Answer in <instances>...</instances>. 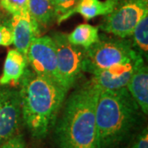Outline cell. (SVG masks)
Here are the masks:
<instances>
[{"instance_id": "obj_1", "label": "cell", "mask_w": 148, "mask_h": 148, "mask_svg": "<svg viewBox=\"0 0 148 148\" xmlns=\"http://www.w3.org/2000/svg\"><path fill=\"white\" fill-rule=\"evenodd\" d=\"M101 89L90 80L67 99L54 125L58 148H99L95 112Z\"/></svg>"}, {"instance_id": "obj_2", "label": "cell", "mask_w": 148, "mask_h": 148, "mask_svg": "<svg viewBox=\"0 0 148 148\" xmlns=\"http://www.w3.org/2000/svg\"><path fill=\"white\" fill-rule=\"evenodd\" d=\"M19 82L22 121L33 138L42 140L54 127L67 91L28 68Z\"/></svg>"}, {"instance_id": "obj_3", "label": "cell", "mask_w": 148, "mask_h": 148, "mask_svg": "<svg viewBox=\"0 0 148 148\" xmlns=\"http://www.w3.org/2000/svg\"><path fill=\"white\" fill-rule=\"evenodd\" d=\"M141 112L127 87L101 88L95 112L99 148H117L124 143L138 126Z\"/></svg>"}, {"instance_id": "obj_4", "label": "cell", "mask_w": 148, "mask_h": 148, "mask_svg": "<svg viewBox=\"0 0 148 148\" xmlns=\"http://www.w3.org/2000/svg\"><path fill=\"white\" fill-rule=\"evenodd\" d=\"M138 53L127 38L110 37L103 34L99 36V40L94 45L85 50L82 70L93 75L134 58Z\"/></svg>"}, {"instance_id": "obj_5", "label": "cell", "mask_w": 148, "mask_h": 148, "mask_svg": "<svg viewBox=\"0 0 148 148\" xmlns=\"http://www.w3.org/2000/svg\"><path fill=\"white\" fill-rule=\"evenodd\" d=\"M148 12V0H117L110 13L104 16L103 32L120 38H128L139 20Z\"/></svg>"}, {"instance_id": "obj_6", "label": "cell", "mask_w": 148, "mask_h": 148, "mask_svg": "<svg viewBox=\"0 0 148 148\" xmlns=\"http://www.w3.org/2000/svg\"><path fill=\"white\" fill-rule=\"evenodd\" d=\"M55 44L59 84L67 92L69 91L82 73V63L85 49L69 42L67 34L53 32L50 36Z\"/></svg>"}, {"instance_id": "obj_7", "label": "cell", "mask_w": 148, "mask_h": 148, "mask_svg": "<svg viewBox=\"0 0 148 148\" xmlns=\"http://www.w3.org/2000/svg\"><path fill=\"white\" fill-rule=\"evenodd\" d=\"M27 58L33 72L59 84L56 48L50 36L34 39L27 50Z\"/></svg>"}, {"instance_id": "obj_8", "label": "cell", "mask_w": 148, "mask_h": 148, "mask_svg": "<svg viewBox=\"0 0 148 148\" xmlns=\"http://www.w3.org/2000/svg\"><path fill=\"white\" fill-rule=\"evenodd\" d=\"M21 122L19 90L0 86V146L18 133Z\"/></svg>"}, {"instance_id": "obj_9", "label": "cell", "mask_w": 148, "mask_h": 148, "mask_svg": "<svg viewBox=\"0 0 148 148\" xmlns=\"http://www.w3.org/2000/svg\"><path fill=\"white\" fill-rule=\"evenodd\" d=\"M142 58H143V56L138 53L134 58L93 74L91 80L103 89L116 90L126 87L138 62Z\"/></svg>"}, {"instance_id": "obj_10", "label": "cell", "mask_w": 148, "mask_h": 148, "mask_svg": "<svg viewBox=\"0 0 148 148\" xmlns=\"http://www.w3.org/2000/svg\"><path fill=\"white\" fill-rule=\"evenodd\" d=\"M13 35L15 49L27 55L29 46L34 39L40 36V25L29 12L12 15L7 22Z\"/></svg>"}, {"instance_id": "obj_11", "label": "cell", "mask_w": 148, "mask_h": 148, "mask_svg": "<svg viewBox=\"0 0 148 148\" xmlns=\"http://www.w3.org/2000/svg\"><path fill=\"white\" fill-rule=\"evenodd\" d=\"M127 89L138 103L144 114L148 113V69L144 58L138 62L132 77L127 84Z\"/></svg>"}, {"instance_id": "obj_12", "label": "cell", "mask_w": 148, "mask_h": 148, "mask_svg": "<svg viewBox=\"0 0 148 148\" xmlns=\"http://www.w3.org/2000/svg\"><path fill=\"white\" fill-rule=\"evenodd\" d=\"M117 0H79L73 8L57 19L58 23L66 21L74 14L78 13L85 20L89 21L96 16H106L110 13L116 3Z\"/></svg>"}, {"instance_id": "obj_13", "label": "cell", "mask_w": 148, "mask_h": 148, "mask_svg": "<svg viewBox=\"0 0 148 148\" xmlns=\"http://www.w3.org/2000/svg\"><path fill=\"white\" fill-rule=\"evenodd\" d=\"M27 55L23 54L16 49H10L5 58L3 73L0 77V86L11 83H19L22 75L27 68Z\"/></svg>"}, {"instance_id": "obj_14", "label": "cell", "mask_w": 148, "mask_h": 148, "mask_svg": "<svg viewBox=\"0 0 148 148\" xmlns=\"http://www.w3.org/2000/svg\"><path fill=\"white\" fill-rule=\"evenodd\" d=\"M99 28L90 24H81L67 35L68 40L74 45L87 49L99 40Z\"/></svg>"}, {"instance_id": "obj_15", "label": "cell", "mask_w": 148, "mask_h": 148, "mask_svg": "<svg viewBox=\"0 0 148 148\" xmlns=\"http://www.w3.org/2000/svg\"><path fill=\"white\" fill-rule=\"evenodd\" d=\"M28 8L39 25L48 26L56 18L54 0H29Z\"/></svg>"}, {"instance_id": "obj_16", "label": "cell", "mask_w": 148, "mask_h": 148, "mask_svg": "<svg viewBox=\"0 0 148 148\" xmlns=\"http://www.w3.org/2000/svg\"><path fill=\"white\" fill-rule=\"evenodd\" d=\"M132 45L143 58H147L148 52V12L139 20L132 31Z\"/></svg>"}, {"instance_id": "obj_17", "label": "cell", "mask_w": 148, "mask_h": 148, "mask_svg": "<svg viewBox=\"0 0 148 148\" xmlns=\"http://www.w3.org/2000/svg\"><path fill=\"white\" fill-rule=\"evenodd\" d=\"M29 0H0V5L11 15H16L29 12Z\"/></svg>"}, {"instance_id": "obj_18", "label": "cell", "mask_w": 148, "mask_h": 148, "mask_svg": "<svg viewBox=\"0 0 148 148\" xmlns=\"http://www.w3.org/2000/svg\"><path fill=\"white\" fill-rule=\"evenodd\" d=\"M79 0H54L56 19L73 8Z\"/></svg>"}, {"instance_id": "obj_19", "label": "cell", "mask_w": 148, "mask_h": 148, "mask_svg": "<svg viewBox=\"0 0 148 148\" xmlns=\"http://www.w3.org/2000/svg\"><path fill=\"white\" fill-rule=\"evenodd\" d=\"M13 43V35L8 23H0V46H9Z\"/></svg>"}, {"instance_id": "obj_20", "label": "cell", "mask_w": 148, "mask_h": 148, "mask_svg": "<svg viewBox=\"0 0 148 148\" xmlns=\"http://www.w3.org/2000/svg\"><path fill=\"white\" fill-rule=\"evenodd\" d=\"M0 148H27L25 139L21 134L17 133L0 146Z\"/></svg>"}, {"instance_id": "obj_21", "label": "cell", "mask_w": 148, "mask_h": 148, "mask_svg": "<svg viewBox=\"0 0 148 148\" xmlns=\"http://www.w3.org/2000/svg\"><path fill=\"white\" fill-rule=\"evenodd\" d=\"M132 148H148V132L147 127L144 128L139 134L136 143Z\"/></svg>"}]
</instances>
